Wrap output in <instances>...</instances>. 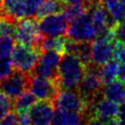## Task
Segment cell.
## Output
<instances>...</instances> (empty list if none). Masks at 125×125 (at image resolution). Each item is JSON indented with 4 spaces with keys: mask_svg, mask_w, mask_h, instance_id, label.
<instances>
[{
    "mask_svg": "<svg viewBox=\"0 0 125 125\" xmlns=\"http://www.w3.org/2000/svg\"><path fill=\"white\" fill-rule=\"evenodd\" d=\"M86 71V65L74 54L62 56L58 68V82L62 90H76Z\"/></svg>",
    "mask_w": 125,
    "mask_h": 125,
    "instance_id": "6da1fadb",
    "label": "cell"
},
{
    "mask_svg": "<svg viewBox=\"0 0 125 125\" xmlns=\"http://www.w3.org/2000/svg\"><path fill=\"white\" fill-rule=\"evenodd\" d=\"M99 65L91 63L86 66L85 74L77 86V91L85 100V102L90 105L103 94V82L99 72Z\"/></svg>",
    "mask_w": 125,
    "mask_h": 125,
    "instance_id": "7a4b0ae2",
    "label": "cell"
},
{
    "mask_svg": "<svg viewBox=\"0 0 125 125\" xmlns=\"http://www.w3.org/2000/svg\"><path fill=\"white\" fill-rule=\"evenodd\" d=\"M41 53L42 51L39 47L27 46L19 43L14 46L12 51L11 59L13 65L18 70L31 73L39 61Z\"/></svg>",
    "mask_w": 125,
    "mask_h": 125,
    "instance_id": "3957f363",
    "label": "cell"
},
{
    "mask_svg": "<svg viewBox=\"0 0 125 125\" xmlns=\"http://www.w3.org/2000/svg\"><path fill=\"white\" fill-rule=\"evenodd\" d=\"M28 89L37 99L51 102L55 101L62 90L58 79L45 78L34 74H30Z\"/></svg>",
    "mask_w": 125,
    "mask_h": 125,
    "instance_id": "277c9868",
    "label": "cell"
},
{
    "mask_svg": "<svg viewBox=\"0 0 125 125\" xmlns=\"http://www.w3.org/2000/svg\"><path fill=\"white\" fill-rule=\"evenodd\" d=\"M53 104L56 108L83 113L89 118V104L77 90H61Z\"/></svg>",
    "mask_w": 125,
    "mask_h": 125,
    "instance_id": "5b68a950",
    "label": "cell"
},
{
    "mask_svg": "<svg viewBox=\"0 0 125 125\" xmlns=\"http://www.w3.org/2000/svg\"><path fill=\"white\" fill-rule=\"evenodd\" d=\"M15 37L20 44L39 47L43 39V34L40 31L39 22L35 19L25 18L18 23Z\"/></svg>",
    "mask_w": 125,
    "mask_h": 125,
    "instance_id": "8992f818",
    "label": "cell"
},
{
    "mask_svg": "<svg viewBox=\"0 0 125 125\" xmlns=\"http://www.w3.org/2000/svg\"><path fill=\"white\" fill-rule=\"evenodd\" d=\"M97 35L98 33L94 27L91 16L87 13L71 21L67 29L68 38L77 42H91L97 37Z\"/></svg>",
    "mask_w": 125,
    "mask_h": 125,
    "instance_id": "52a82bcc",
    "label": "cell"
},
{
    "mask_svg": "<svg viewBox=\"0 0 125 125\" xmlns=\"http://www.w3.org/2000/svg\"><path fill=\"white\" fill-rule=\"evenodd\" d=\"M30 74L18 69L13 70L7 78L0 82V91L12 100H16L28 88Z\"/></svg>",
    "mask_w": 125,
    "mask_h": 125,
    "instance_id": "ba28073f",
    "label": "cell"
},
{
    "mask_svg": "<svg viewBox=\"0 0 125 125\" xmlns=\"http://www.w3.org/2000/svg\"><path fill=\"white\" fill-rule=\"evenodd\" d=\"M42 53L32 70V74L50 79H58V68L62 55L55 51H44Z\"/></svg>",
    "mask_w": 125,
    "mask_h": 125,
    "instance_id": "9c48e42d",
    "label": "cell"
},
{
    "mask_svg": "<svg viewBox=\"0 0 125 125\" xmlns=\"http://www.w3.org/2000/svg\"><path fill=\"white\" fill-rule=\"evenodd\" d=\"M67 22L63 14L56 13L40 19L39 27L43 36H63L67 33Z\"/></svg>",
    "mask_w": 125,
    "mask_h": 125,
    "instance_id": "30bf717a",
    "label": "cell"
},
{
    "mask_svg": "<svg viewBox=\"0 0 125 125\" xmlns=\"http://www.w3.org/2000/svg\"><path fill=\"white\" fill-rule=\"evenodd\" d=\"M54 104L51 101L40 100L28 110L30 125H52Z\"/></svg>",
    "mask_w": 125,
    "mask_h": 125,
    "instance_id": "8fae6325",
    "label": "cell"
},
{
    "mask_svg": "<svg viewBox=\"0 0 125 125\" xmlns=\"http://www.w3.org/2000/svg\"><path fill=\"white\" fill-rule=\"evenodd\" d=\"M119 111L118 104L106 99V98H98L89 107L88 115L89 118H97L101 122L104 120L116 116Z\"/></svg>",
    "mask_w": 125,
    "mask_h": 125,
    "instance_id": "7c38bea8",
    "label": "cell"
},
{
    "mask_svg": "<svg viewBox=\"0 0 125 125\" xmlns=\"http://www.w3.org/2000/svg\"><path fill=\"white\" fill-rule=\"evenodd\" d=\"M112 42L97 36L92 41V62L96 65H103L110 61L112 57Z\"/></svg>",
    "mask_w": 125,
    "mask_h": 125,
    "instance_id": "4fadbf2b",
    "label": "cell"
},
{
    "mask_svg": "<svg viewBox=\"0 0 125 125\" xmlns=\"http://www.w3.org/2000/svg\"><path fill=\"white\" fill-rule=\"evenodd\" d=\"M0 15L15 21L29 18L26 0H3Z\"/></svg>",
    "mask_w": 125,
    "mask_h": 125,
    "instance_id": "5bb4252c",
    "label": "cell"
},
{
    "mask_svg": "<svg viewBox=\"0 0 125 125\" xmlns=\"http://www.w3.org/2000/svg\"><path fill=\"white\" fill-rule=\"evenodd\" d=\"M88 119L83 113L57 108L53 115L52 125H83Z\"/></svg>",
    "mask_w": 125,
    "mask_h": 125,
    "instance_id": "9a60e30c",
    "label": "cell"
},
{
    "mask_svg": "<svg viewBox=\"0 0 125 125\" xmlns=\"http://www.w3.org/2000/svg\"><path fill=\"white\" fill-rule=\"evenodd\" d=\"M121 81L114 80L109 84H106L103 89V94L104 98L121 104L125 101V87Z\"/></svg>",
    "mask_w": 125,
    "mask_h": 125,
    "instance_id": "2e32d148",
    "label": "cell"
},
{
    "mask_svg": "<svg viewBox=\"0 0 125 125\" xmlns=\"http://www.w3.org/2000/svg\"><path fill=\"white\" fill-rule=\"evenodd\" d=\"M65 42L66 39L62 36H45L43 37L39 48L44 51H55L61 55L65 54Z\"/></svg>",
    "mask_w": 125,
    "mask_h": 125,
    "instance_id": "e0dca14e",
    "label": "cell"
},
{
    "mask_svg": "<svg viewBox=\"0 0 125 125\" xmlns=\"http://www.w3.org/2000/svg\"><path fill=\"white\" fill-rule=\"evenodd\" d=\"M102 2L108 14L116 22H120L125 20V8L122 0H102Z\"/></svg>",
    "mask_w": 125,
    "mask_h": 125,
    "instance_id": "ac0fdd59",
    "label": "cell"
},
{
    "mask_svg": "<svg viewBox=\"0 0 125 125\" xmlns=\"http://www.w3.org/2000/svg\"><path fill=\"white\" fill-rule=\"evenodd\" d=\"M36 97L30 91H24L20 97H18L14 104L13 107L16 113L25 112L30 109V107L36 103Z\"/></svg>",
    "mask_w": 125,
    "mask_h": 125,
    "instance_id": "d6986e66",
    "label": "cell"
},
{
    "mask_svg": "<svg viewBox=\"0 0 125 125\" xmlns=\"http://www.w3.org/2000/svg\"><path fill=\"white\" fill-rule=\"evenodd\" d=\"M118 62L116 61H109L106 63L103 64L99 68L100 76L104 86L111 83L117 78V70H118Z\"/></svg>",
    "mask_w": 125,
    "mask_h": 125,
    "instance_id": "ffe728a7",
    "label": "cell"
},
{
    "mask_svg": "<svg viewBox=\"0 0 125 125\" xmlns=\"http://www.w3.org/2000/svg\"><path fill=\"white\" fill-rule=\"evenodd\" d=\"M62 4L63 3L62 2V0H44L39 7L35 17L37 19H42L46 16L62 12Z\"/></svg>",
    "mask_w": 125,
    "mask_h": 125,
    "instance_id": "44dd1931",
    "label": "cell"
},
{
    "mask_svg": "<svg viewBox=\"0 0 125 125\" xmlns=\"http://www.w3.org/2000/svg\"><path fill=\"white\" fill-rule=\"evenodd\" d=\"M72 54L76 55L82 62L88 66L91 64L92 62V42L84 41V42H75V46L73 49Z\"/></svg>",
    "mask_w": 125,
    "mask_h": 125,
    "instance_id": "7402d4cb",
    "label": "cell"
},
{
    "mask_svg": "<svg viewBox=\"0 0 125 125\" xmlns=\"http://www.w3.org/2000/svg\"><path fill=\"white\" fill-rule=\"evenodd\" d=\"M87 10V6L84 4H67V6L63 8L62 14L67 19V21L71 22L84 15Z\"/></svg>",
    "mask_w": 125,
    "mask_h": 125,
    "instance_id": "603a6c76",
    "label": "cell"
},
{
    "mask_svg": "<svg viewBox=\"0 0 125 125\" xmlns=\"http://www.w3.org/2000/svg\"><path fill=\"white\" fill-rule=\"evenodd\" d=\"M17 25L15 20L2 16L0 18V37H14L16 35Z\"/></svg>",
    "mask_w": 125,
    "mask_h": 125,
    "instance_id": "cb8c5ba5",
    "label": "cell"
},
{
    "mask_svg": "<svg viewBox=\"0 0 125 125\" xmlns=\"http://www.w3.org/2000/svg\"><path fill=\"white\" fill-rule=\"evenodd\" d=\"M14 48L13 37H0V58H10Z\"/></svg>",
    "mask_w": 125,
    "mask_h": 125,
    "instance_id": "d4e9b609",
    "label": "cell"
},
{
    "mask_svg": "<svg viewBox=\"0 0 125 125\" xmlns=\"http://www.w3.org/2000/svg\"><path fill=\"white\" fill-rule=\"evenodd\" d=\"M112 58L119 63H125V43L115 40L112 51Z\"/></svg>",
    "mask_w": 125,
    "mask_h": 125,
    "instance_id": "484cf974",
    "label": "cell"
},
{
    "mask_svg": "<svg viewBox=\"0 0 125 125\" xmlns=\"http://www.w3.org/2000/svg\"><path fill=\"white\" fill-rule=\"evenodd\" d=\"M13 62L10 58H0V82L7 78L13 71Z\"/></svg>",
    "mask_w": 125,
    "mask_h": 125,
    "instance_id": "4316f807",
    "label": "cell"
},
{
    "mask_svg": "<svg viewBox=\"0 0 125 125\" xmlns=\"http://www.w3.org/2000/svg\"><path fill=\"white\" fill-rule=\"evenodd\" d=\"M12 106V99L0 91V118H3L6 114H8L11 111Z\"/></svg>",
    "mask_w": 125,
    "mask_h": 125,
    "instance_id": "83f0119b",
    "label": "cell"
},
{
    "mask_svg": "<svg viewBox=\"0 0 125 125\" xmlns=\"http://www.w3.org/2000/svg\"><path fill=\"white\" fill-rule=\"evenodd\" d=\"M43 1L44 0H26L29 18L36 16V13H37V11H38V9L41 6Z\"/></svg>",
    "mask_w": 125,
    "mask_h": 125,
    "instance_id": "f1b7e54d",
    "label": "cell"
},
{
    "mask_svg": "<svg viewBox=\"0 0 125 125\" xmlns=\"http://www.w3.org/2000/svg\"><path fill=\"white\" fill-rule=\"evenodd\" d=\"M17 123H18V117L16 115V112H11V111L0 120V125H17Z\"/></svg>",
    "mask_w": 125,
    "mask_h": 125,
    "instance_id": "f546056e",
    "label": "cell"
},
{
    "mask_svg": "<svg viewBox=\"0 0 125 125\" xmlns=\"http://www.w3.org/2000/svg\"><path fill=\"white\" fill-rule=\"evenodd\" d=\"M115 34H116L117 40H120L125 43V21H122L116 24Z\"/></svg>",
    "mask_w": 125,
    "mask_h": 125,
    "instance_id": "4dcf8cb0",
    "label": "cell"
},
{
    "mask_svg": "<svg viewBox=\"0 0 125 125\" xmlns=\"http://www.w3.org/2000/svg\"><path fill=\"white\" fill-rule=\"evenodd\" d=\"M117 79L125 84V63H120L117 70Z\"/></svg>",
    "mask_w": 125,
    "mask_h": 125,
    "instance_id": "1f68e13d",
    "label": "cell"
},
{
    "mask_svg": "<svg viewBox=\"0 0 125 125\" xmlns=\"http://www.w3.org/2000/svg\"><path fill=\"white\" fill-rule=\"evenodd\" d=\"M117 117L120 121L121 125H125V104H121V105L119 106V111L117 114Z\"/></svg>",
    "mask_w": 125,
    "mask_h": 125,
    "instance_id": "d6a6232c",
    "label": "cell"
},
{
    "mask_svg": "<svg viewBox=\"0 0 125 125\" xmlns=\"http://www.w3.org/2000/svg\"><path fill=\"white\" fill-rule=\"evenodd\" d=\"M102 124L103 125H121L118 117H116V116H112V117H109V118L104 120L102 122Z\"/></svg>",
    "mask_w": 125,
    "mask_h": 125,
    "instance_id": "836d02e7",
    "label": "cell"
},
{
    "mask_svg": "<svg viewBox=\"0 0 125 125\" xmlns=\"http://www.w3.org/2000/svg\"><path fill=\"white\" fill-rule=\"evenodd\" d=\"M90 0H62V2L63 4H84V5H88ZM88 9V8H87Z\"/></svg>",
    "mask_w": 125,
    "mask_h": 125,
    "instance_id": "e575fe53",
    "label": "cell"
},
{
    "mask_svg": "<svg viewBox=\"0 0 125 125\" xmlns=\"http://www.w3.org/2000/svg\"><path fill=\"white\" fill-rule=\"evenodd\" d=\"M84 125H103V124H102V122L99 119L92 117V118H89Z\"/></svg>",
    "mask_w": 125,
    "mask_h": 125,
    "instance_id": "d590c367",
    "label": "cell"
},
{
    "mask_svg": "<svg viewBox=\"0 0 125 125\" xmlns=\"http://www.w3.org/2000/svg\"><path fill=\"white\" fill-rule=\"evenodd\" d=\"M2 3H3V0H0V10H1V7H2Z\"/></svg>",
    "mask_w": 125,
    "mask_h": 125,
    "instance_id": "8d00e7d4",
    "label": "cell"
},
{
    "mask_svg": "<svg viewBox=\"0 0 125 125\" xmlns=\"http://www.w3.org/2000/svg\"><path fill=\"white\" fill-rule=\"evenodd\" d=\"M122 3H123V5H124V8H125V0H122Z\"/></svg>",
    "mask_w": 125,
    "mask_h": 125,
    "instance_id": "74e56055",
    "label": "cell"
},
{
    "mask_svg": "<svg viewBox=\"0 0 125 125\" xmlns=\"http://www.w3.org/2000/svg\"><path fill=\"white\" fill-rule=\"evenodd\" d=\"M17 125H22V124H21V123H19V122H18V123H17Z\"/></svg>",
    "mask_w": 125,
    "mask_h": 125,
    "instance_id": "f35d334b",
    "label": "cell"
},
{
    "mask_svg": "<svg viewBox=\"0 0 125 125\" xmlns=\"http://www.w3.org/2000/svg\"><path fill=\"white\" fill-rule=\"evenodd\" d=\"M1 119H2V118H0V120H1Z\"/></svg>",
    "mask_w": 125,
    "mask_h": 125,
    "instance_id": "ab89813d",
    "label": "cell"
}]
</instances>
